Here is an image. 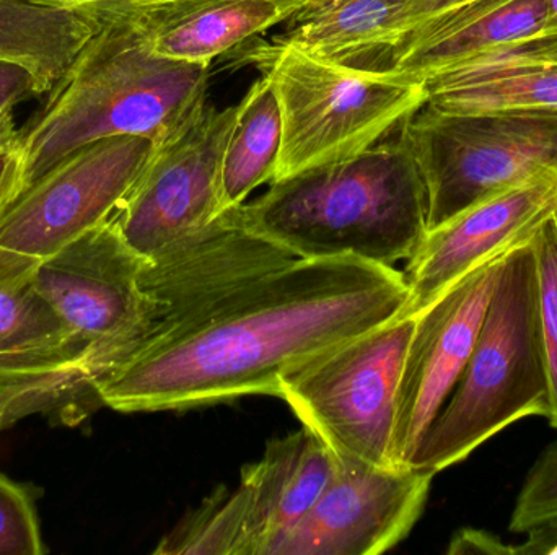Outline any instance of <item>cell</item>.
I'll use <instances>...</instances> for the list:
<instances>
[{
    "label": "cell",
    "instance_id": "6da1fadb",
    "mask_svg": "<svg viewBox=\"0 0 557 555\" xmlns=\"http://www.w3.org/2000/svg\"><path fill=\"white\" fill-rule=\"evenodd\" d=\"M405 273L359 257L294 260L149 336L94 381L101 406L156 413L277 396L318 355L401 315Z\"/></svg>",
    "mask_w": 557,
    "mask_h": 555
},
{
    "label": "cell",
    "instance_id": "7a4b0ae2",
    "mask_svg": "<svg viewBox=\"0 0 557 555\" xmlns=\"http://www.w3.org/2000/svg\"><path fill=\"white\" fill-rule=\"evenodd\" d=\"M144 3L103 10L100 28L20 129L18 195L87 143L140 136L162 146L205 110L211 64L159 54Z\"/></svg>",
    "mask_w": 557,
    "mask_h": 555
},
{
    "label": "cell",
    "instance_id": "3957f363",
    "mask_svg": "<svg viewBox=\"0 0 557 555\" xmlns=\"http://www.w3.org/2000/svg\"><path fill=\"white\" fill-rule=\"evenodd\" d=\"M238 214L295 260L349 256L395 266L411 260L428 234V191L399 133L359 155L273 181Z\"/></svg>",
    "mask_w": 557,
    "mask_h": 555
},
{
    "label": "cell",
    "instance_id": "277c9868",
    "mask_svg": "<svg viewBox=\"0 0 557 555\" xmlns=\"http://www.w3.org/2000/svg\"><path fill=\"white\" fill-rule=\"evenodd\" d=\"M532 238L504 260L470 361L412 456L411 468L437 475L517 420L549 416Z\"/></svg>",
    "mask_w": 557,
    "mask_h": 555
},
{
    "label": "cell",
    "instance_id": "5b68a950",
    "mask_svg": "<svg viewBox=\"0 0 557 555\" xmlns=\"http://www.w3.org/2000/svg\"><path fill=\"white\" fill-rule=\"evenodd\" d=\"M247 58L281 106L273 181L366 152L428 103L424 81L334 64L277 39L253 46Z\"/></svg>",
    "mask_w": 557,
    "mask_h": 555
},
{
    "label": "cell",
    "instance_id": "8992f818",
    "mask_svg": "<svg viewBox=\"0 0 557 555\" xmlns=\"http://www.w3.org/2000/svg\"><path fill=\"white\" fill-rule=\"evenodd\" d=\"M416 316L363 332L278 381V394L336 458L393 463L396 396Z\"/></svg>",
    "mask_w": 557,
    "mask_h": 555
},
{
    "label": "cell",
    "instance_id": "52a82bcc",
    "mask_svg": "<svg viewBox=\"0 0 557 555\" xmlns=\"http://www.w3.org/2000/svg\"><path fill=\"white\" fill-rule=\"evenodd\" d=\"M428 191V230L557 163V114H455L425 103L401 124Z\"/></svg>",
    "mask_w": 557,
    "mask_h": 555
},
{
    "label": "cell",
    "instance_id": "ba28073f",
    "mask_svg": "<svg viewBox=\"0 0 557 555\" xmlns=\"http://www.w3.org/2000/svg\"><path fill=\"white\" fill-rule=\"evenodd\" d=\"M156 150L147 137H107L39 176L0 215V283L28 280L42 261L110 220Z\"/></svg>",
    "mask_w": 557,
    "mask_h": 555
},
{
    "label": "cell",
    "instance_id": "9c48e42d",
    "mask_svg": "<svg viewBox=\"0 0 557 555\" xmlns=\"http://www.w3.org/2000/svg\"><path fill=\"white\" fill-rule=\"evenodd\" d=\"M144 264L110 218L42 261L29 277L87 349L94 381L152 331L153 306L140 286Z\"/></svg>",
    "mask_w": 557,
    "mask_h": 555
},
{
    "label": "cell",
    "instance_id": "30bf717a",
    "mask_svg": "<svg viewBox=\"0 0 557 555\" xmlns=\"http://www.w3.org/2000/svg\"><path fill=\"white\" fill-rule=\"evenodd\" d=\"M237 106L206 104L198 117L150 162L114 212L113 224L127 244L150 261L209 227L224 214L221 165Z\"/></svg>",
    "mask_w": 557,
    "mask_h": 555
},
{
    "label": "cell",
    "instance_id": "8fae6325",
    "mask_svg": "<svg viewBox=\"0 0 557 555\" xmlns=\"http://www.w3.org/2000/svg\"><path fill=\"white\" fill-rule=\"evenodd\" d=\"M513 248L461 277L416 315L396 396L393 463L398 468L409 466L457 387L476 344L500 267Z\"/></svg>",
    "mask_w": 557,
    "mask_h": 555
},
{
    "label": "cell",
    "instance_id": "7c38bea8",
    "mask_svg": "<svg viewBox=\"0 0 557 555\" xmlns=\"http://www.w3.org/2000/svg\"><path fill=\"white\" fill-rule=\"evenodd\" d=\"M435 475L336 458V471L273 555H379L401 543L424 510Z\"/></svg>",
    "mask_w": 557,
    "mask_h": 555
},
{
    "label": "cell",
    "instance_id": "4fadbf2b",
    "mask_svg": "<svg viewBox=\"0 0 557 555\" xmlns=\"http://www.w3.org/2000/svg\"><path fill=\"white\" fill-rule=\"evenodd\" d=\"M556 214L557 163H549L428 230L406 266L408 302L396 319L424 312L461 277L530 240Z\"/></svg>",
    "mask_w": 557,
    "mask_h": 555
},
{
    "label": "cell",
    "instance_id": "5bb4252c",
    "mask_svg": "<svg viewBox=\"0 0 557 555\" xmlns=\"http://www.w3.org/2000/svg\"><path fill=\"white\" fill-rule=\"evenodd\" d=\"M238 207L228 209L209 227L146 261L140 286L153 306L149 336L234 287L295 260L284 248L248 230Z\"/></svg>",
    "mask_w": 557,
    "mask_h": 555
},
{
    "label": "cell",
    "instance_id": "9a60e30c",
    "mask_svg": "<svg viewBox=\"0 0 557 555\" xmlns=\"http://www.w3.org/2000/svg\"><path fill=\"white\" fill-rule=\"evenodd\" d=\"M334 471L336 456L305 427L268 443L264 455L245 466L240 485L227 489L247 555H273L313 507Z\"/></svg>",
    "mask_w": 557,
    "mask_h": 555
},
{
    "label": "cell",
    "instance_id": "2e32d148",
    "mask_svg": "<svg viewBox=\"0 0 557 555\" xmlns=\"http://www.w3.org/2000/svg\"><path fill=\"white\" fill-rule=\"evenodd\" d=\"M546 29L549 0H474L416 26L379 71L422 81Z\"/></svg>",
    "mask_w": 557,
    "mask_h": 555
},
{
    "label": "cell",
    "instance_id": "e0dca14e",
    "mask_svg": "<svg viewBox=\"0 0 557 555\" xmlns=\"http://www.w3.org/2000/svg\"><path fill=\"white\" fill-rule=\"evenodd\" d=\"M428 104L455 114H557V29L424 78Z\"/></svg>",
    "mask_w": 557,
    "mask_h": 555
},
{
    "label": "cell",
    "instance_id": "ac0fdd59",
    "mask_svg": "<svg viewBox=\"0 0 557 555\" xmlns=\"http://www.w3.org/2000/svg\"><path fill=\"white\" fill-rule=\"evenodd\" d=\"M301 0H150L143 5L153 49L175 61L211 64L242 42L287 22Z\"/></svg>",
    "mask_w": 557,
    "mask_h": 555
},
{
    "label": "cell",
    "instance_id": "d6986e66",
    "mask_svg": "<svg viewBox=\"0 0 557 555\" xmlns=\"http://www.w3.org/2000/svg\"><path fill=\"white\" fill-rule=\"evenodd\" d=\"M277 41L334 64L376 71L406 35L405 0H308Z\"/></svg>",
    "mask_w": 557,
    "mask_h": 555
},
{
    "label": "cell",
    "instance_id": "ffe728a7",
    "mask_svg": "<svg viewBox=\"0 0 557 555\" xmlns=\"http://www.w3.org/2000/svg\"><path fill=\"white\" fill-rule=\"evenodd\" d=\"M103 10L0 0V61L28 71L46 94L100 28Z\"/></svg>",
    "mask_w": 557,
    "mask_h": 555
},
{
    "label": "cell",
    "instance_id": "44dd1931",
    "mask_svg": "<svg viewBox=\"0 0 557 555\" xmlns=\"http://www.w3.org/2000/svg\"><path fill=\"white\" fill-rule=\"evenodd\" d=\"M282 143L281 106L273 85L261 75L237 104L234 126L222 155L221 204H245L248 195L276 175Z\"/></svg>",
    "mask_w": 557,
    "mask_h": 555
},
{
    "label": "cell",
    "instance_id": "7402d4cb",
    "mask_svg": "<svg viewBox=\"0 0 557 555\" xmlns=\"http://www.w3.org/2000/svg\"><path fill=\"white\" fill-rule=\"evenodd\" d=\"M94 390L71 378L0 351V432L33 414L81 422L100 407Z\"/></svg>",
    "mask_w": 557,
    "mask_h": 555
},
{
    "label": "cell",
    "instance_id": "603a6c76",
    "mask_svg": "<svg viewBox=\"0 0 557 555\" xmlns=\"http://www.w3.org/2000/svg\"><path fill=\"white\" fill-rule=\"evenodd\" d=\"M539 273L540 325L549 380L548 420L557 429V214L532 238Z\"/></svg>",
    "mask_w": 557,
    "mask_h": 555
},
{
    "label": "cell",
    "instance_id": "cb8c5ba5",
    "mask_svg": "<svg viewBox=\"0 0 557 555\" xmlns=\"http://www.w3.org/2000/svg\"><path fill=\"white\" fill-rule=\"evenodd\" d=\"M35 495L0 472V555H45Z\"/></svg>",
    "mask_w": 557,
    "mask_h": 555
},
{
    "label": "cell",
    "instance_id": "d4e9b609",
    "mask_svg": "<svg viewBox=\"0 0 557 555\" xmlns=\"http://www.w3.org/2000/svg\"><path fill=\"white\" fill-rule=\"evenodd\" d=\"M557 518V442L545 450L527 475L510 518L512 533H527Z\"/></svg>",
    "mask_w": 557,
    "mask_h": 555
},
{
    "label": "cell",
    "instance_id": "484cf974",
    "mask_svg": "<svg viewBox=\"0 0 557 555\" xmlns=\"http://www.w3.org/2000/svg\"><path fill=\"white\" fill-rule=\"evenodd\" d=\"M41 94L38 81L28 71L0 61V111L13 110L16 104Z\"/></svg>",
    "mask_w": 557,
    "mask_h": 555
},
{
    "label": "cell",
    "instance_id": "4316f807",
    "mask_svg": "<svg viewBox=\"0 0 557 555\" xmlns=\"http://www.w3.org/2000/svg\"><path fill=\"white\" fill-rule=\"evenodd\" d=\"M450 554H516L513 546H506L499 538L483 531H460L451 541Z\"/></svg>",
    "mask_w": 557,
    "mask_h": 555
},
{
    "label": "cell",
    "instance_id": "83f0119b",
    "mask_svg": "<svg viewBox=\"0 0 557 555\" xmlns=\"http://www.w3.org/2000/svg\"><path fill=\"white\" fill-rule=\"evenodd\" d=\"M529 538L522 546H513V553L522 555H557V518L527 531Z\"/></svg>",
    "mask_w": 557,
    "mask_h": 555
},
{
    "label": "cell",
    "instance_id": "f1b7e54d",
    "mask_svg": "<svg viewBox=\"0 0 557 555\" xmlns=\"http://www.w3.org/2000/svg\"><path fill=\"white\" fill-rule=\"evenodd\" d=\"M20 191L18 152H0V215L15 201Z\"/></svg>",
    "mask_w": 557,
    "mask_h": 555
},
{
    "label": "cell",
    "instance_id": "f546056e",
    "mask_svg": "<svg viewBox=\"0 0 557 555\" xmlns=\"http://www.w3.org/2000/svg\"><path fill=\"white\" fill-rule=\"evenodd\" d=\"M39 5L62 7V9H113L131 3L150 2V0H26Z\"/></svg>",
    "mask_w": 557,
    "mask_h": 555
},
{
    "label": "cell",
    "instance_id": "4dcf8cb0",
    "mask_svg": "<svg viewBox=\"0 0 557 555\" xmlns=\"http://www.w3.org/2000/svg\"><path fill=\"white\" fill-rule=\"evenodd\" d=\"M18 140L20 127L13 110L0 111V152H16Z\"/></svg>",
    "mask_w": 557,
    "mask_h": 555
},
{
    "label": "cell",
    "instance_id": "1f68e13d",
    "mask_svg": "<svg viewBox=\"0 0 557 555\" xmlns=\"http://www.w3.org/2000/svg\"><path fill=\"white\" fill-rule=\"evenodd\" d=\"M549 7H552L553 23L557 26V0H549Z\"/></svg>",
    "mask_w": 557,
    "mask_h": 555
},
{
    "label": "cell",
    "instance_id": "d6a6232c",
    "mask_svg": "<svg viewBox=\"0 0 557 555\" xmlns=\"http://www.w3.org/2000/svg\"><path fill=\"white\" fill-rule=\"evenodd\" d=\"M301 2H308V0H301Z\"/></svg>",
    "mask_w": 557,
    "mask_h": 555
}]
</instances>
